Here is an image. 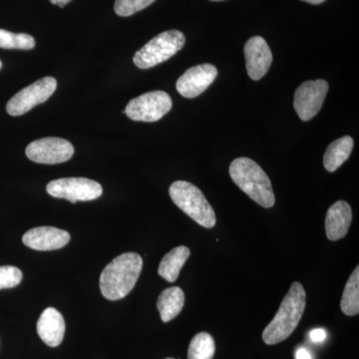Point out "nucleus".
I'll use <instances>...</instances> for the list:
<instances>
[{"mask_svg": "<svg viewBox=\"0 0 359 359\" xmlns=\"http://www.w3.org/2000/svg\"><path fill=\"white\" fill-rule=\"evenodd\" d=\"M143 268V259L136 252L115 257L100 276V290L109 301H119L134 289Z\"/></svg>", "mask_w": 359, "mask_h": 359, "instance_id": "1", "label": "nucleus"}, {"mask_svg": "<svg viewBox=\"0 0 359 359\" xmlns=\"http://www.w3.org/2000/svg\"><path fill=\"white\" fill-rule=\"evenodd\" d=\"M306 294L301 283L295 282L283 299L273 320L264 328L263 339L269 346L280 344L294 332L306 309Z\"/></svg>", "mask_w": 359, "mask_h": 359, "instance_id": "2", "label": "nucleus"}, {"mask_svg": "<svg viewBox=\"0 0 359 359\" xmlns=\"http://www.w3.org/2000/svg\"><path fill=\"white\" fill-rule=\"evenodd\" d=\"M230 176L236 184L248 196L264 208L275 205L276 198L268 175L249 158H238L231 162Z\"/></svg>", "mask_w": 359, "mask_h": 359, "instance_id": "3", "label": "nucleus"}, {"mask_svg": "<svg viewBox=\"0 0 359 359\" xmlns=\"http://www.w3.org/2000/svg\"><path fill=\"white\" fill-rule=\"evenodd\" d=\"M170 197L196 223L204 228H214L216 214L198 187L186 181H176L169 189Z\"/></svg>", "mask_w": 359, "mask_h": 359, "instance_id": "4", "label": "nucleus"}, {"mask_svg": "<svg viewBox=\"0 0 359 359\" xmlns=\"http://www.w3.org/2000/svg\"><path fill=\"white\" fill-rule=\"evenodd\" d=\"M185 42V35L179 30L160 33L136 52L133 58L135 65L141 69L154 67L173 57L183 48Z\"/></svg>", "mask_w": 359, "mask_h": 359, "instance_id": "5", "label": "nucleus"}, {"mask_svg": "<svg viewBox=\"0 0 359 359\" xmlns=\"http://www.w3.org/2000/svg\"><path fill=\"white\" fill-rule=\"evenodd\" d=\"M171 97L164 91H152L132 99L125 113L133 121L156 122L172 109Z\"/></svg>", "mask_w": 359, "mask_h": 359, "instance_id": "6", "label": "nucleus"}, {"mask_svg": "<svg viewBox=\"0 0 359 359\" xmlns=\"http://www.w3.org/2000/svg\"><path fill=\"white\" fill-rule=\"evenodd\" d=\"M47 193L54 198L70 201L75 204L78 201L86 202L101 197L102 186L98 182L87 178H62L51 181L46 187Z\"/></svg>", "mask_w": 359, "mask_h": 359, "instance_id": "7", "label": "nucleus"}, {"mask_svg": "<svg viewBox=\"0 0 359 359\" xmlns=\"http://www.w3.org/2000/svg\"><path fill=\"white\" fill-rule=\"evenodd\" d=\"M57 88V81L53 77H44L20 90L8 101L6 111L11 116L25 114L35 106L50 98Z\"/></svg>", "mask_w": 359, "mask_h": 359, "instance_id": "8", "label": "nucleus"}, {"mask_svg": "<svg viewBox=\"0 0 359 359\" xmlns=\"http://www.w3.org/2000/svg\"><path fill=\"white\" fill-rule=\"evenodd\" d=\"M25 154L28 159L39 164H60L71 159L74 147L65 139L47 137L32 142L26 148Z\"/></svg>", "mask_w": 359, "mask_h": 359, "instance_id": "9", "label": "nucleus"}, {"mask_svg": "<svg viewBox=\"0 0 359 359\" xmlns=\"http://www.w3.org/2000/svg\"><path fill=\"white\" fill-rule=\"evenodd\" d=\"M328 91L325 80H311L304 82L294 94V109L302 121H309L321 109Z\"/></svg>", "mask_w": 359, "mask_h": 359, "instance_id": "10", "label": "nucleus"}, {"mask_svg": "<svg viewBox=\"0 0 359 359\" xmlns=\"http://www.w3.org/2000/svg\"><path fill=\"white\" fill-rule=\"evenodd\" d=\"M217 76L218 70L214 65L205 63L194 66L179 78L176 84L177 90L186 98H195L204 93Z\"/></svg>", "mask_w": 359, "mask_h": 359, "instance_id": "11", "label": "nucleus"}, {"mask_svg": "<svg viewBox=\"0 0 359 359\" xmlns=\"http://www.w3.org/2000/svg\"><path fill=\"white\" fill-rule=\"evenodd\" d=\"M245 66L248 74L252 80H259L268 73L273 54L266 40L261 36H254L245 45Z\"/></svg>", "mask_w": 359, "mask_h": 359, "instance_id": "12", "label": "nucleus"}, {"mask_svg": "<svg viewBox=\"0 0 359 359\" xmlns=\"http://www.w3.org/2000/svg\"><path fill=\"white\" fill-rule=\"evenodd\" d=\"M70 235L66 231L53 226H39L26 231L22 238L26 247L36 250H54L65 247Z\"/></svg>", "mask_w": 359, "mask_h": 359, "instance_id": "13", "label": "nucleus"}, {"mask_svg": "<svg viewBox=\"0 0 359 359\" xmlns=\"http://www.w3.org/2000/svg\"><path fill=\"white\" fill-rule=\"evenodd\" d=\"M37 334L46 346H60L65 334V321L57 309L47 308L37 321Z\"/></svg>", "mask_w": 359, "mask_h": 359, "instance_id": "14", "label": "nucleus"}, {"mask_svg": "<svg viewBox=\"0 0 359 359\" xmlns=\"http://www.w3.org/2000/svg\"><path fill=\"white\" fill-rule=\"evenodd\" d=\"M353 221V212L344 201L334 203L328 209L325 218V231L330 241H339L346 236Z\"/></svg>", "mask_w": 359, "mask_h": 359, "instance_id": "15", "label": "nucleus"}, {"mask_svg": "<svg viewBox=\"0 0 359 359\" xmlns=\"http://www.w3.org/2000/svg\"><path fill=\"white\" fill-rule=\"evenodd\" d=\"M191 250L185 245L175 248L161 261L158 273L167 282H176L184 264L190 257Z\"/></svg>", "mask_w": 359, "mask_h": 359, "instance_id": "16", "label": "nucleus"}, {"mask_svg": "<svg viewBox=\"0 0 359 359\" xmlns=\"http://www.w3.org/2000/svg\"><path fill=\"white\" fill-rule=\"evenodd\" d=\"M185 304V294L178 287L166 289L160 294L157 302L161 318L164 323L174 320L181 313Z\"/></svg>", "mask_w": 359, "mask_h": 359, "instance_id": "17", "label": "nucleus"}, {"mask_svg": "<svg viewBox=\"0 0 359 359\" xmlns=\"http://www.w3.org/2000/svg\"><path fill=\"white\" fill-rule=\"evenodd\" d=\"M353 139L349 136H344L332 142L325 151L323 157V165L328 172H334L351 154L353 149Z\"/></svg>", "mask_w": 359, "mask_h": 359, "instance_id": "18", "label": "nucleus"}, {"mask_svg": "<svg viewBox=\"0 0 359 359\" xmlns=\"http://www.w3.org/2000/svg\"><path fill=\"white\" fill-rule=\"evenodd\" d=\"M340 308L348 316H358L359 313V266H356L347 280Z\"/></svg>", "mask_w": 359, "mask_h": 359, "instance_id": "19", "label": "nucleus"}, {"mask_svg": "<svg viewBox=\"0 0 359 359\" xmlns=\"http://www.w3.org/2000/svg\"><path fill=\"white\" fill-rule=\"evenodd\" d=\"M216 346L212 335L200 332L194 337L188 349V359H212Z\"/></svg>", "mask_w": 359, "mask_h": 359, "instance_id": "20", "label": "nucleus"}, {"mask_svg": "<svg viewBox=\"0 0 359 359\" xmlns=\"http://www.w3.org/2000/svg\"><path fill=\"white\" fill-rule=\"evenodd\" d=\"M34 46L35 39L32 35L26 34V33H13L0 29V48L30 50V49L34 48Z\"/></svg>", "mask_w": 359, "mask_h": 359, "instance_id": "21", "label": "nucleus"}, {"mask_svg": "<svg viewBox=\"0 0 359 359\" xmlns=\"http://www.w3.org/2000/svg\"><path fill=\"white\" fill-rule=\"evenodd\" d=\"M156 0H116L115 13L119 16L133 15L151 6Z\"/></svg>", "mask_w": 359, "mask_h": 359, "instance_id": "22", "label": "nucleus"}, {"mask_svg": "<svg viewBox=\"0 0 359 359\" xmlns=\"http://www.w3.org/2000/svg\"><path fill=\"white\" fill-rule=\"evenodd\" d=\"M22 280V271L16 266H0V290L11 289L20 285Z\"/></svg>", "mask_w": 359, "mask_h": 359, "instance_id": "23", "label": "nucleus"}, {"mask_svg": "<svg viewBox=\"0 0 359 359\" xmlns=\"http://www.w3.org/2000/svg\"><path fill=\"white\" fill-rule=\"evenodd\" d=\"M309 337L313 342H323V340L327 339V332L323 328H316V330H311L309 332Z\"/></svg>", "mask_w": 359, "mask_h": 359, "instance_id": "24", "label": "nucleus"}, {"mask_svg": "<svg viewBox=\"0 0 359 359\" xmlns=\"http://www.w3.org/2000/svg\"><path fill=\"white\" fill-rule=\"evenodd\" d=\"M295 358L297 359H311V353H309V351H306V348L302 347V348H299L297 351V353H295Z\"/></svg>", "mask_w": 359, "mask_h": 359, "instance_id": "25", "label": "nucleus"}, {"mask_svg": "<svg viewBox=\"0 0 359 359\" xmlns=\"http://www.w3.org/2000/svg\"><path fill=\"white\" fill-rule=\"evenodd\" d=\"M52 4H55V6H58L60 7L65 6L66 4H69L71 0H49Z\"/></svg>", "mask_w": 359, "mask_h": 359, "instance_id": "26", "label": "nucleus"}, {"mask_svg": "<svg viewBox=\"0 0 359 359\" xmlns=\"http://www.w3.org/2000/svg\"><path fill=\"white\" fill-rule=\"evenodd\" d=\"M302 1H306L311 4H320L325 1V0H302Z\"/></svg>", "mask_w": 359, "mask_h": 359, "instance_id": "27", "label": "nucleus"}, {"mask_svg": "<svg viewBox=\"0 0 359 359\" xmlns=\"http://www.w3.org/2000/svg\"><path fill=\"white\" fill-rule=\"evenodd\" d=\"M211 1H223V0H211Z\"/></svg>", "mask_w": 359, "mask_h": 359, "instance_id": "28", "label": "nucleus"}, {"mask_svg": "<svg viewBox=\"0 0 359 359\" xmlns=\"http://www.w3.org/2000/svg\"><path fill=\"white\" fill-rule=\"evenodd\" d=\"M1 67H2V63H1V61H0V69H1Z\"/></svg>", "mask_w": 359, "mask_h": 359, "instance_id": "29", "label": "nucleus"}, {"mask_svg": "<svg viewBox=\"0 0 359 359\" xmlns=\"http://www.w3.org/2000/svg\"><path fill=\"white\" fill-rule=\"evenodd\" d=\"M167 359H174V358H167Z\"/></svg>", "mask_w": 359, "mask_h": 359, "instance_id": "30", "label": "nucleus"}]
</instances>
